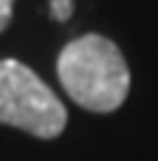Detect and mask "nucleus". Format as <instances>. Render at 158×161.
Listing matches in <instances>:
<instances>
[{
    "label": "nucleus",
    "mask_w": 158,
    "mask_h": 161,
    "mask_svg": "<svg viewBox=\"0 0 158 161\" xmlns=\"http://www.w3.org/2000/svg\"><path fill=\"white\" fill-rule=\"evenodd\" d=\"M0 125L37 139H57L68 113L62 99L20 59H0Z\"/></svg>",
    "instance_id": "2"
},
{
    "label": "nucleus",
    "mask_w": 158,
    "mask_h": 161,
    "mask_svg": "<svg viewBox=\"0 0 158 161\" xmlns=\"http://www.w3.org/2000/svg\"><path fill=\"white\" fill-rule=\"evenodd\" d=\"M11 14H14V0H0V34L8 28Z\"/></svg>",
    "instance_id": "4"
},
{
    "label": "nucleus",
    "mask_w": 158,
    "mask_h": 161,
    "mask_svg": "<svg viewBox=\"0 0 158 161\" xmlns=\"http://www.w3.org/2000/svg\"><path fill=\"white\" fill-rule=\"evenodd\" d=\"M57 76L65 93L90 113H113L130 93V68L119 45L102 34L71 40L59 51Z\"/></svg>",
    "instance_id": "1"
},
{
    "label": "nucleus",
    "mask_w": 158,
    "mask_h": 161,
    "mask_svg": "<svg viewBox=\"0 0 158 161\" xmlns=\"http://www.w3.org/2000/svg\"><path fill=\"white\" fill-rule=\"evenodd\" d=\"M74 14V0H51V17L57 23H65Z\"/></svg>",
    "instance_id": "3"
}]
</instances>
